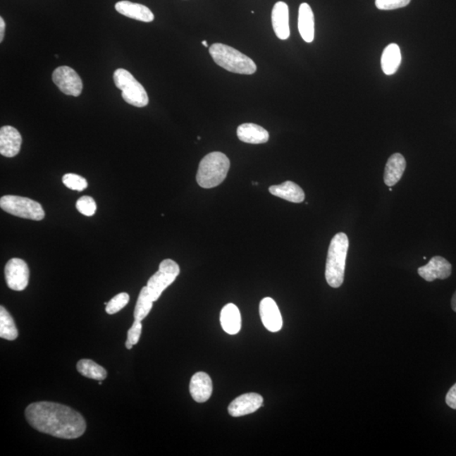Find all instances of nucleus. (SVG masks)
Segmentation results:
<instances>
[{
    "mask_svg": "<svg viewBox=\"0 0 456 456\" xmlns=\"http://www.w3.org/2000/svg\"><path fill=\"white\" fill-rule=\"evenodd\" d=\"M4 30H6V23L3 17H0V42H3L4 37Z\"/></svg>",
    "mask_w": 456,
    "mask_h": 456,
    "instance_id": "nucleus-32",
    "label": "nucleus"
},
{
    "mask_svg": "<svg viewBox=\"0 0 456 456\" xmlns=\"http://www.w3.org/2000/svg\"><path fill=\"white\" fill-rule=\"evenodd\" d=\"M237 135L242 142L248 144H264L269 140L270 135L263 127L255 123H242L238 127Z\"/></svg>",
    "mask_w": 456,
    "mask_h": 456,
    "instance_id": "nucleus-17",
    "label": "nucleus"
},
{
    "mask_svg": "<svg viewBox=\"0 0 456 456\" xmlns=\"http://www.w3.org/2000/svg\"><path fill=\"white\" fill-rule=\"evenodd\" d=\"M229 168L230 161L223 153H209L200 161L196 180L204 189H211L220 185L225 180Z\"/></svg>",
    "mask_w": 456,
    "mask_h": 456,
    "instance_id": "nucleus-4",
    "label": "nucleus"
},
{
    "mask_svg": "<svg viewBox=\"0 0 456 456\" xmlns=\"http://www.w3.org/2000/svg\"><path fill=\"white\" fill-rule=\"evenodd\" d=\"M348 249L347 234H335L328 250L326 266V279L331 288H338L343 283Z\"/></svg>",
    "mask_w": 456,
    "mask_h": 456,
    "instance_id": "nucleus-2",
    "label": "nucleus"
},
{
    "mask_svg": "<svg viewBox=\"0 0 456 456\" xmlns=\"http://www.w3.org/2000/svg\"><path fill=\"white\" fill-rule=\"evenodd\" d=\"M115 8L121 15L128 17V18L135 19L143 23H152L154 20V15L147 6L143 4L132 3L123 0L115 4Z\"/></svg>",
    "mask_w": 456,
    "mask_h": 456,
    "instance_id": "nucleus-16",
    "label": "nucleus"
},
{
    "mask_svg": "<svg viewBox=\"0 0 456 456\" xmlns=\"http://www.w3.org/2000/svg\"><path fill=\"white\" fill-rule=\"evenodd\" d=\"M130 302L129 294L126 292H121L111 300L106 305V312L109 314H114L123 308Z\"/></svg>",
    "mask_w": 456,
    "mask_h": 456,
    "instance_id": "nucleus-27",
    "label": "nucleus"
},
{
    "mask_svg": "<svg viewBox=\"0 0 456 456\" xmlns=\"http://www.w3.org/2000/svg\"><path fill=\"white\" fill-rule=\"evenodd\" d=\"M410 2L411 0H375V6L381 11H392L406 7Z\"/></svg>",
    "mask_w": 456,
    "mask_h": 456,
    "instance_id": "nucleus-30",
    "label": "nucleus"
},
{
    "mask_svg": "<svg viewBox=\"0 0 456 456\" xmlns=\"http://www.w3.org/2000/svg\"><path fill=\"white\" fill-rule=\"evenodd\" d=\"M209 53L216 65L232 73L253 75L257 70L252 59L232 47L214 44L209 49Z\"/></svg>",
    "mask_w": 456,
    "mask_h": 456,
    "instance_id": "nucleus-3",
    "label": "nucleus"
},
{
    "mask_svg": "<svg viewBox=\"0 0 456 456\" xmlns=\"http://www.w3.org/2000/svg\"><path fill=\"white\" fill-rule=\"evenodd\" d=\"M63 183L68 189L76 191H83L88 185L86 178L75 173L65 174L63 177Z\"/></svg>",
    "mask_w": 456,
    "mask_h": 456,
    "instance_id": "nucleus-26",
    "label": "nucleus"
},
{
    "mask_svg": "<svg viewBox=\"0 0 456 456\" xmlns=\"http://www.w3.org/2000/svg\"><path fill=\"white\" fill-rule=\"evenodd\" d=\"M113 82L119 90L122 91V97L127 104L137 108H144L149 104V98L142 84L132 75L129 71L118 69L114 72Z\"/></svg>",
    "mask_w": 456,
    "mask_h": 456,
    "instance_id": "nucleus-5",
    "label": "nucleus"
},
{
    "mask_svg": "<svg viewBox=\"0 0 456 456\" xmlns=\"http://www.w3.org/2000/svg\"><path fill=\"white\" fill-rule=\"evenodd\" d=\"M451 308H452L456 313V292L452 297V300H451Z\"/></svg>",
    "mask_w": 456,
    "mask_h": 456,
    "instance_id": "nucleus-33",
    "label": "nucleus"
},
{
    "mask_svg": "<svg viewBox=\"0 0 456 456\" xmlns=\"http://www.w3.org/2000/svg\"><path fill=\"white\" fill-rule=\"evenodd\" d=\"M25 414L29 424L37 431L65 440L82 436L87 429L82 415L65 405L32 403L25 409Z\"/></svg>",
    "mask_w": 456,
    "mask_h": 456,
    "instance_id": "nucleus-1",
    "label": "nucleus"
},
{
    "mask_svg": "<svg viewBox=\"0 0 456 456\" xmlns=\"http://www.w3.org/2000/svg\"><path fill=\"white\" fill-rule=\"evenodd\" d=\"M153 300L148 292L147 287H144L139 294L137 302H136L134 316L136 321H142L147 317L153 307Z\"/></svg>",
    "mask_w": 456,
    "mask_h": 456,
    "instance_id": "nucleus-25",
    "label": "nucleus"
},
{
    "mask_svg": "<svg viewBox=\"0 0 456 456\" xmlns=\"http://www.w3.org/2000/svg\"><path fill=\"white\" fill-rule=\"evenodd\" d=\"M213 386L211 378L204 372H198L191 378L190 391L196 402L204 403L210 399Z\"/></svg>",
    "mask_w": 456,
    "mask_h": 456,
    "instance_id": "nucleus-14",
    "label": "nucleus"
},
{
    "mask_svg": "<svg viewBox=\"0 0 456 456\" xmlns=\"http://www.w3.org/2000/svg\"><path fill=\"white\" fill-rule=\"evenodd\" d=\"M180 273V268L175 261L172 259H164L160 264L159 270L150 279H149L147 288L148 292L153 302L159 300L161 293L173 284Z\"/></svg>",
    "mask_w": 456,
    "mask_h": 456,
    "instance_id": "nucleus-7",
    "label": "nucleus"
},
{
    "mask_svg": "<svg viewBox=\"0 0 456 456\" xmlns=\"http://www.w3.org/2000/svg\"><path fill=\"white\" fill-rule=\"evenodd\" d=\"M202 44H203V46L207 47H207H208V44H207V41H203V42H202Z\"/></svg>",
    "mask_w": 456,
    "mask_h": 456,
    "instance_id": "nucleus-34",
    "label": "nucleus"
},
{
    "mask_svg": "<svg viewBox=\"0 0 456 456\" xmlns=\"http://www.w3.org/2000/svg\"><path fill=\"white\" fill-rule=\"evenodd\" d=\"M0 207L11 215L21 218L41 221L45 217V212L41 204L21 196H3L0 199Z\"/></svg>",
    "mask_w": 456,
    "mask_h": 456,
    "instance_id": "nucleus-6",
    "label": "nucleus"
},
{
    "mask_svg": "<svg viewBox=\"0 0 456 456\" xmlns=\"http://www.w3.org/2000/svg\"><path fill=\"white\" fill-rule=\"evenodd\" d=\"M263 398L257 393H248L234 399L228 407L229 414L234 417L251 414L262 407Z\"/></svg>",
    "mask_w": 456,
    "mask_h": 456,
    "instance_id": "nucleus-11",
    "label": "nucleus"
},
{
    "mask_svg": "<svg viewBox=\"0 0 456 456\" xmlns=\"http://www.w3.org/2000/svg\"><path fill=\"white\" fill-rule=\"evenodd\" d=\"M406 167L407 161L402 154L395 153L392 155L388 159L386 166L385 175H383L386 185L389 187L395 185L403 176Z\"/></svg>",
    "mask_w": 456,
    "mask_h": 456,
    "instance_id": "nucleus-20",
    "label": "nucleus"
},
{
    "mask_svg": "<svg viewBox=\"0 0 456 456\" xmlns=\"http://www.w3.org/2000/svg\"><path fill=\"white\" fill-rule=\"evenodd\" d=\"M8 287L14 291H23L29 283L30 271L23 259L13 258L6 264L4 269Z\"/></svg>",
    "mask_w": 456,
    "mask_h": 456,
    "instance_id": "nucleus-9",
    "label": "nucleus"
},
{
    "mask_svg": "<svg viewBox=\"0 0 456 456\" xmlns=\"http://www.w3.org/2000/svg\"><path fill=\"white\" fill-rule=\"evenodd\" d=\"M259 314L264 326L271 332H278L283 326V317L276 302L271 297H265L259 304Z\"/></svg>",
    "mask_w": 456,
    "mask_h": 456,
    "instance_id": "nucleus-12",
    "label": "nucleus"
},
{
    "mask_svg": "<svg viewBox=\"0 0 456 456\" xmlns=\"http://www.w3.org/2000/svg\"><path fill=\"white\" fill-rule=\"evenodd\" d=\"M221 327L229 335H236L241 330L242 319L240 309L233 304H228L221 311Z\"/></svg>",
    "mask_w": 456,
    "mask_h": 456,
    "instance_id": "nucleus-19",
    "label": "nucleus"
},
{
    "mask_svg": "<svg viewBox=\"0 0 456 456\" xmlns=\"http://www.w3.org/2000/svg\"><path fill=\"white\" fill-rule=\"evenodd\" d=\"M389 190H390V191H392V190H392V187H390V189H389Z\"/></svg>",
    "mask_w": 456,
    "mask_h": 456,
    "instance_id": "nucleus-35",
    "label": "nucleus"
},
{
    "mask_svg": "<svg viewBox=\"0 0 456 456\" xmlns=\"http://www.w3.org/2000/svg\"><path fill=\"white\" fill-rule=\"evenodd\" d=\"M78 372L83 376L102 381L106 378V371L101 366L91 359H82L78 362Z\"/></svg>",
    "mask_w": 456,
    "mask_h": 456,
    "instance_id": "nucleus-24",
    "label": "nucleus"
},
{
    "mask_svg": "<svg viewBox=\"0 0 456 456\" xmlns=\"http://www.w3.org/2000/svg\"><path fill=\"white\" fill-rule=\"evenodd\" d=\"M270 193L288 202L302 203L304 202L305 194L300 185L292 181H285L281 185L271 186Z\"/></svg>",
    "mask_w": 456,
    "mask_h": 456,
    "instance_id": "nucleus-21",
    "label": "nucleus"
},
{
    "mask_svg": "<svg viewBox=\"0 0 456 456\" xmlns=\"http://www.w3.org/2000/svg\"><path fill=\"white\" fill-rule=\"evenodd\" d=\"M76 209L84 216H92L97 211L95 199L91 196H82L76 202Z\"/></svg>",
    "mask_w": 456,
    "mask_h": 456,
    "instance_id": "nucleus-28",
    "label": "nucleus"
},
{
    "mask_svg": "<svg viewBox=\"0 0 456 456\" xmlns=\"http://www.w3.org/2000/svg\"><path fill=\"white\" fill-rule=\"evenodd\" d=\"M298 31L306 42L314 39V16L309 4L302 3L298 11Z\"/></svg>",
    "mask_w": 456,
    "mask_h": 456,
    "instance_id": "nucleus-18",
    "label": "nucleus"
},
{
    "mask_svg": "<svg viewBox=\"0 0 456 456\" xmlns=\"http://www.w3.org/2000/svg\"><path fill=\"white\" fill-rule=\"evenodd\" d=\"M23 138L19 131L12 126H4L0 130V154L14 157L20 151Z\"/></svg>",
    "mask_w": 456,
    "mask_h": 456,
    "instance_id": "nucleus-13",
    "label": "nucleus"
},
{
    "mask_svg": "<svg viewBox=\"0 0 456 456\" xmlns=\"http://www.w3.org/2000/svg\"><path fill=\"white\" fill-rule=\"evenodd\" d=\"M417 272L421 278L431 283L436 279L449 278L452 273V266L446 259L441 257H434L430 259L427 265L419 268Z\"/></svg>",
    "mask_w": 456,
    "mask_h": 456,
    "instance_id": "nucleus-10",
    "label": "nucleus"
},
{
    "mask_svg": "<svg viewBox=\"0 0 456 456\" xmlns=\"http://www.w3.org/2000/svg\"><path fill=\"white\" fill-rule=\"evenodd\" d=\"M142 321H136V319H135L133 325H132V327L129 331H128L127 340L125 343V347L127 349L130 350V349L133 347V345H136L139 343L140 335H142Z\"/></svg>",
    "mask_w": 456,
    "mask_h": 456,
    "instance_id": "nucleus-29",
    "label": "nucleus"
},
{
    "mask_svg": "<svg viewBox=\"0 0 456 456\" xmlns=\"http://www.w3.org/2000/svg\"><path fill=\"white\" fill-rule=\"evenodd\" d=\"M272 25L277 37L287 40L290 37L289 8L285 2H277L272 10Z\"/></svg>",
    "mask_w": 456,
    "mask_h": 456,
    "instance_id": "nucleus-15",
    "label": "nucleus"
},
{
    "mask_svg": "<svg viewBox=\"0 0 456 456\" xmlns=\"http://www.w3.org/2000/svg\"><path fill=\"white\" fill-rule=\"evenodd\" d=\"M0 338L8 340L18 338L14 319L4 306L0 307Z\"/></svg>",
    "mask_w": 456,
    "mask_h": 456,
    "instance_id": "nucleus-23",
    "label": "nucleus"
},
{
    "mask_svg": "<svg viewBox=\"0 0 456 456\" xmlns=\"http://www.w3.org/2000/svg\"><path fill=\"white\" fill-rule=\"evenodd\" d=\"M53 82L66 95L79 97L82 92V80L70 67L57 68L53 73Z\"/></svg>",
    "mask_w": 456,
    "mask_h": 456,
    "instance_id": "nucleus-8",
    "label": "nucleus"
},
{
    "mask_svg": "<svg viewBox=\"0 0 456 456\" xmlns=\"http://www.w3.org/2000/svg\"><path fill=\"white\" fill-rule=\"evenodd\" d=\"M445 402L450 408L456 410V383L450 388L448 393H447Z\"/></svg>",
    "mask_w": 456,
    "mask_h": 456,
    "instance_id": "nucleus-31",
    "label": "nucleus"
},
{
    "mask_svg": "<svg viewBox=\"0 0 456 456\" xmlns=\"http://www.w3.org/2000/svg\"><path fill=\"white\" fill-rule=\"evenodd\" d=\"M402 63V53L400 47L395 44H390L383 50L381 57V67L383 73L392 75L398 70Z\"/></svg>",
    "mask_w": 456,
    "mask_h": 456,
    "instance_id": "nucleus-22",
    "label": "nucleus"
}]
</instances>
